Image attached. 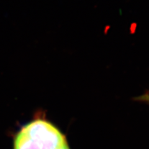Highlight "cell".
I'll list each match as a JSON object with an SVG mask.
<instances>
[{
	"instance_id": "cell-1",
	"label": "cell",
	"mask_w": 149,
	"mask_h": 149,
	"mask_svg": "<svg viewBox=\"0 0 149 149\" xmlns=\"http://www.w3.org/2000/svg\"><path fill=\"white\" fill-rule=\"evenodd\" d=\"M13 149H70L64 135L54 124L36 119L22 127L15 137Z\"/></svg>"
},
{
	"instance_id": "cell-2",
	"label": "cell",
	"mask_w": 149,
	"mask_h": 149,
	"mask_svg": "<svg viewBox=\"0 0 149 149\" xmlns=\"http://www.w3.org/2000/svg\"><path fill=\"white\" fill-rule=\"evenodd\" d=\"M138 100L140 101H143L149 104V91L145 94L138 97Z\"/></svg>"
}]
</instances>
